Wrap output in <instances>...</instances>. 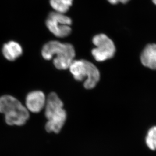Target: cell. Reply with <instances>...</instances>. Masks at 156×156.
Listing matches in <instances>:
<instances>
[{
  "instance_id": "12",
  "label": "cell",
  "mask_w": 156,
  "mask_h": 156,
  "mask_svg": "<svg viewBox=\"0 0 156 156\" xmlns=\"http://www.w3.org/2000/svg\"><path fill=\"white\" fill-rule=\"evenodd\" d=\"M107 1L111 4L115 5L119 3L126 4L128 3L130 0H107Z\"/></svg>"
},
{
  "instance_id": "13",
  "label": "cell",
  "mask_w": 156,
  "mask_h": 156,
  "mask_svg": "<svg viewBox=\"0 0 156 156\" xmlns=\"http://www.w3.org/2000/svg\"><path fill=\"white\" fill-rule=\"evenodd\" d=\"M152 2L156 6V0H152Z\"/></svg>"
},
{
  "instance_id": "9",
  "label": "cell",
  "mask_w": 156,
  "mask_h": 156,
  "mask_svg": "<svg viewBox=\"0 0 156 156\" xmlns=\"http://www.w3.org/2000/svg\"><path fill=\"white\" fill-rule=\"evenodd\" d=\"M2 52L6 59L13 61L22 54L23 50L19 43L16 42L10 41L4 45Z\"/></svg>"
},
{
  "instance_id": "1",
  "label": "cell",
  "mask_w": 156,
  "mask_h": 156,
  "mask_svg": "<svg viewBox=\"0 0 156 156\" xmlns=\"http://www.w3.org/2000/svg\"><path fill=\"white\" fill-rule=\"evenodd\" d=\"M41 55L46 60L53 59V63L57 69L65 70L74 60L75 49L70 43H62L57 41H52L46 43L41 50Z\"/></svg>"
},
{
  "instance_id": "11",
  "label": "cell",
  "mask_w": 156,
  "mask_h": 156,
  "mask_svg": "<svg viewBox=\"0 0 156 156\" xmlns=\"http://www.w3.org/2000/svg\"><path fill=\"white\" fill-rule=\"evenodd\" d=\"M146 144L151 150H156V126L152 127L147 131L146 135Z\"/></svg>"
},
{
  "instance_id": "5",
  "label": "cell",
  "mask_w": 156,
  "mask_h": 156,
  "mask_svg": "<svg viewBox=\"0 0 156 156\" xmlns=\"http://www.w3.org/2000/svg\"><path fill=\"white\" fill-rule=\"evenodd\" d=\"M72 24V19L69 16L55 11L50 13L46 20L48 30L55 36L61 38L70 35Z\"/></svg>"
},
{
  "instance_id": "6",
  "label": "cell",
  "mask_w": 156,
  "mask_h": 156,
  "mask_svg": "<svg viewBox=\"0 0 156 156\" xmlns=\"http://www.w3.org/2000/svg\"><path fill=\"white\" fill-rule=\"evenodd\" d=\"M93 43L95 48L91 50L94 59L98 62H103L112 58L116 53V47L113 41L104 34L94 35Z\"/></svg>"
},
{
  "instance_id": "4",
  "label": "cell",
  "mask_w": 156,
  "mask_h": 156,
  "mask_svg": "<svg viewBox=\"0 0 156 156\" xmlns=\"http://www.w3.org/2000/svg\"><path fill=\"white\" fill-rule=\"evenodd\" d=\"M70 72L77 81L84 80L83 86L87 89L96 87L100 79V72L97 66L89 61L74 60L69 67Z\"/></svg>"
},
{
  "instance_id": "7",
  "label": "cell",
  "mask_w": 156,
  "mask_h": 156,
  "mask_svg": "<svg viewBox=\"0 0 156 156\" xmlns=\"http://www.w3.org/2000/svg\"><path fill=\"white\" fill-rule=\"evenodd\" d=\"M46 98L44 93L41 91H34L27 95L25 100L26 108L28 111L37 113L44 108Z\"/></svg>"
},
{
  "instance_id": "3",
  "label": "cell",
  "mask_w": 156,
  "mask_h": 156,
  "mask_svg": "<svg viewBox=\"0 0 156 156\" xmlns=\"http://www.w3.org/2000/svg\"><path fill=\"white\" fill-rule=\"evenodd\" d=\"M0 113L4 114L5 122L10 126H22L30 118L27 108L17 99L9 95L0 97Z\"/></svg>"
},
{
  "instance_id": "8",
  "label": "cell",
  "mask_w": 156,
  "mask_h": 156,
  "mask_svg": "<svg viewBox=\"0 0 156 156\" xmlns=\"http://www.w3.org/2000/svg\"><path fill=\"white\" fill-rule=\"evenodd\" d=\"M140 61L145 67L156 70V44H149L145 47L140 55Z\"/></svg>"
},
{
  "instance_id": "2",
  "label": "cell",
  "mask_w": 156,
  "mask_h": 156,
  "mask_svg": "<svg viewBox=\"0 0 156 156\" xmlns=\"http://www.w3.org/2000/svg\"><path fill=\"white\" fill-rule=\"evenodd\" d=\"M45 116L47 122L45 129L48 132L58 133L60 132L67 119V113L64 109L62 100L57 94L52 92L46 99Z\"/></svg>"
},
{
  "instance_id": "10",
  "label": "cell",
  "mask_w": 156,
  "mask_h": 156,
  "mask_svg": "<svg viewBox=\"0 0 156 156\" xmlns=\"http://www.w3.org/2000/svg\"><path fill=\"white\" fill-rule=\"evenodd\" d=\"M73 4V0H50V4L55 12L65 14Z\"/></svg>"
}]
</instances>
